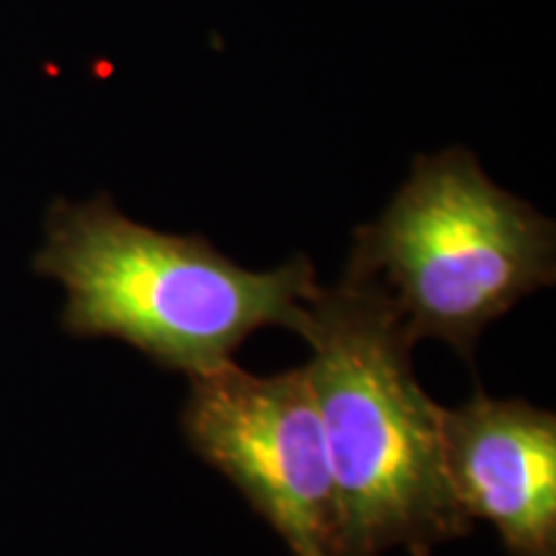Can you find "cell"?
Wrapping results in <instances>:
<instances>
[{
	"mask_svg": "<svg viewBox=\"0 0 556 556\" xmlns=\"http://www.w3.org/2000/svg\"><path fill=\"white\" fill-rule=\"evenodd\" d=\"M180 426L294 556H345L338 490L302 368L255 377L235 361L197 374Z\"/></svg>",
	"mask_w": 556,
	"mask_h": 556,
	"instance_id": "4",
	"label": "cell"
},
{
	"mask_svg": "<svg viewBox=\"0 0 556 556\" xmlns=\"http://www.w3.org/2000/svg\"><path fill=\"white\" fill-rule=\"evenodd\" d=\"M345 274L371 278L413 343L446 340L471 361L486 325L556 278V227L464 148L415 157L407 184L356 227Z\"/></svg>",
	"mask_w": 556,
	"mask_h": 556,
	"instance_id": "3",
	"label": "cell"
},
{
	"mask_svg": "<svg viewBox=\"0 0 556 556\" xmlns=\"http://www.w3.org/2000/svg\"><path fill=\"white\" fill-rule=\"evenodd\" d=\"M304 366L336 479L345 556H430L471 531L443 464V409L413 371L405 323L371 278L345 274L309 302Z\"/></svg>",
	"mask_w": 556,
	"mask_h": 556,
	"instance_id": "1",
	"label": "cell"
},
{
	"mask_svg": "<svg viewBox=\"0 0 556 556\" xmlns=\"http://www.w3.org/2000/svg\"><path fill=\"white\" fill-rule=\"evenodd\" d=\"M443 464L456 505L497 528L510 556H556V415L477 392L443 409Z\"/></svg>",
	"mask_w": 556,
	"mask_h": 556,
	"instance_id": "5",
	"label": "cell"
},
{
	"mask_svg": "<svg viewBox=\"0 0 556 556\" xmlns=\"http://www.w3.org/2000/svg\"><path fill=\"white\" fill-rule=\"evenodd\" d=\"M34 268L67 291L75 338H116L152 364L206 374L261 328L304 338L319 283L307 255L250 270L201 235H168L124 217L109 197L52 206Z\"/></svg>",
	"mask_w": 556,
	"mask_h": 556,
	"instance_id": "2",
	"label": "cell"
}]
</instances>
